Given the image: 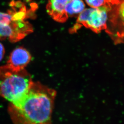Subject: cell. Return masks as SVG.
I'll return each instance as SVG.
<instances>
[{
  "instance_id": "6da1fadb",
  "label": "cell",
  "mask_w": 124,
  "mask_h": 124,
  "mask_svg": "<svg viewBox=\"0 0 124 124\" xmlns=\"http://www.w3.org/2000/svg\"><path fill=\"white\" fill-rule=\"evenodd\" d=\"M56 91L33 82L19 99L9 103L8 112L13 124H51Z\"/></svg>"
},
{
  "instance_id": "7a4b0ae2",
  "label": "cell",
  "mask_w": 124,
  "mask_h": 124,
  "mask_svg": "<svg viewBox=\"0 0 124 124\" xmlns=\"http://www.w3.org/2000/svg\"><path fill=\"white\" fill-rule=\"evenodd\" d=\"M10 5L7 12L0 11V39L15 43L33 31L27 19L35 16L37 6L33 3L28 7L20 0H13Z\"/></svg>"
},
{
  "instance_id": "3957f363",
  "label": "cell",
  "mask_w": 124,
  "mask_h": 124,
  "mask_svg": "<svg viewBox=\"0 0 124 124\" xmlns=\"http://www.w3.org/2000/svg\"><path fill=\"white\" fill-rule=\"evenodd\" d=\"M33 82L25 70L16 71L7 65L0 66V96L11 102L23 95Z\"/></svg>"
},
{
  "instance_id": "277c9868",
  "label": "cell",
  "mask_w": 124,
  "mask_h": 124,
  "mask_svg": "<svg viewBox=\"0 0 124 124\" xmlns=\"http://www.w3.org/2000/svg\"><path fill=\"white\" fill-rule=\"evenodd\" d=\"M111 6L108 5L98 8H85L79 15L77 23L72 29V31H76L82 25L96 32L106 29Z\"/></svg>"
},
{
  "instance_id": "5b68a950",
  "label": "cell",
  "mask_w": 124,
  "mask_h": 124,
  "mask_svg": "<svg viewBox=\"0 0 124 124\" xmlns=\"http://www.w3.org/2000/svg\"><path fill=\"white\" fill-rule=\"evenodd\" d=\"M31 59L29 52L23 47H19L12 51L7 61V66L16 71L25 69Z\"/></svg>"
},
{
  "instance_id": "8992f818",
  "label": "cell",
  "mask_w": 124,
  "mask_h": 124,
  "mask_svg": "<svg viewBox=\"0 0 124 124\" xmlns=\"http://www.w3.org/2000/svg\"><path fill=\"white\" fill-rule=\"evenodd\" d=\"M115 6L111 16L113 29L118 39L124 38V0H122Z\"/></svg>"
},
{
  "instance_id": "52a82bcc",
  "label": "cell",
  "mask_w": 124,
  "mask_h": 124,
  "mask_svg": "<svg viewBox=\"0 0 124 124\" xmlns=\"http://www.w3.org/2000/svg\"><path fill=\"white\" fill-rule=\"evenodd\" d=\"M71 0H48L46 6L48 14L56 21L63 22L67 17L65 9L66 6Z\"/></svg>"
},
{
  "instance_id": "ba28073f",
  "label": "cell",
  "mask_w": 124,
  "mask_h": 124,
  "mask_svg": "<svg viewBox=\"0 0 124 124\" xmlns=\"http://www.w3.org/2000/svg\"><path fill=\"white\" fill-rule=\"evenodd\" d=\"M85 9V4L82 0H71L65 7V13L67 17L79 15Z\"/></svg>"
},
{
  "instance_id": "9c48e42d",
  "label": "cell",
  "mask_w": 124,
  "mask_h": 124,
  "mask_svg": "<svg viewBox=\"0 0 124 124\" xmlns=\"http://www.w3.org/2000/svg\"><path fill=\"white\" fill-rule=\"evenodd\" d=\"M85 2L90 8H98L107 6L108 4L107 0H85Z\"/></svg>"
},
{
  "instance_id": "30bf717a",
  "label": "cell",
  "mask_w": 124,
  "mask_h": 124,
  "mask_svg": "<svg viewBox=\"0 0 124 124\" xmlns=\"http://www.w3.org/2000/svg\"><path fill=\"white\" fill-rule=\"evenodd\" d=\"M5 49L2 43H0V61L3 58L5 55Z\"/></svg>"
},
{
  "instance_id": "8fae6325",
  "label": "cell",
  "mask_w": 124,
  "mask_h": 124,
  "mask_svg": "<svg viewBox=\"0 0 124 124\" xmlns=\"http://www.w3.org/2000/svg\"><path fill=\"white\" fill-rule=\"evenodd\" d=\"M122 0H107L108 4L111 6H114L119 3Z\"/></svg>"
}]
</instances>
